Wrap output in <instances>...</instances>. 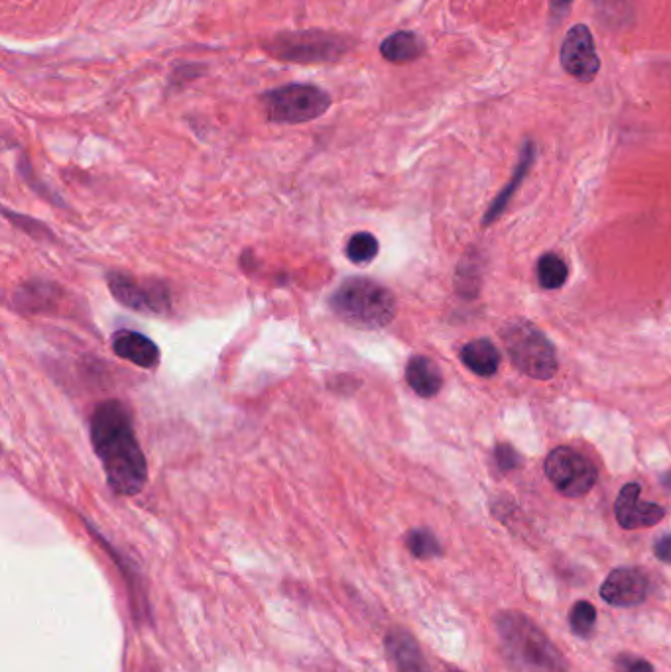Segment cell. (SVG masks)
<instances>
[{
    "label": "cell",
    "mask_w": 671,
    "mask_h": 672,
    "mask_svg": "<svg viewBox=\"0 0 671 672\" xmlns=\"http://www.w3.org/2000/svg\"><path fill=\"white\" fill-rule=\"evenodd\" d=\"M91 445L117 496H136L148 480V462L138 443L132 415L119 399L99 403L89 421Z\"/></svg>",
    "instance_id": "1"
},
{
    "label": "cell",
    "mask_w": 671,
    "mask_h": 672,
    "mask_svg": "<svg viewBox=\"0 0 671 672\" xmlns=\"http://www.w3.org/2000/svg\"><path fill=\"white\" fill-rule=\"evenodd\" d=\"M496 629L502 651L518 672H567V661L551 643L548 635L518 612H504L496 617Z\"/></svg>",
    "instance_id": "2"
},
{
    "label": "cell",
    "mask_w": 671,
    "mask_h": 672,
    "mask_svg": "<svg viewBox=\"0 0 671 672\" xmlns=\"http://www.w3.org/2000/svg\"><path fill=\"white\" fill-rule=\"evenodd\" d=\"M331 311L347 325L363 331L388 327L396 317V299L380 283L368 278L343 281L329 299Z\"/></svg>",
    "instance_id": "3"
},
{
    "label": "cell",
    "mask_w": 671,
    "mask_h": 672,
    "mask_svg": "<svg viewBox=\"0 0 671 672\" xmlns=\"http://www.w3.org/2000/svg\"><path fill=\"white\" fill-rule=\"evenodd\" d=\"M502 342L514 366L534 380H549L557 372L555 350L538 327L528 321H512L502 331Z\"/></svg>",
    "instance_id": "4"
},
{
    "label": "cell",
    "mask_w": 671,
    "mask_h": 672,
    "mask_svg": "<svg viewBox=\"0 0 671 672\" xmlns=\"http://www.w3.org/2000/svg\"><path fill=\"white\" fill-rule=\"evenodd\" d=\"M264 114L278 124H304L323 116L331 107V97L315 85H284L260 97Z\"/></svg>",
    "instance_id": "5"
},
{
    "label": "cell",
    "mask_w": 671,
    "mask_h": 672,
    "mask_svg": "<svg viewBox=\"0 0 671 672\" xmlns=\"http://www.w3.org/2000/svg\"><path fill=\"white\" fill-rule=\"evenodd\" d=\"M268 52L278 59L294 63H325L335 61L347 54L349 40L339 34H329L321 30L307 32H284L278 34L266 46Z\"/></svg>",
    "instance_id": "6"
},
{
    "label": "cell",
    "mask_w": 671,
    "mask_h": 672,
    "mask_svg": "<svg viewBox=\"0 0 671 672\" xmlns=\"http://www.w3.org/2000/svg\"><path fill=\"white\" fill-rule=\"evenodd\" d=\"M549 482L567 498H581L597 484L595 464L581 452L569 447H559L549 452L546 460Z\"/></svg>",
    "instance_id": "7"
},
{
    "label": "cell",
    "mask_w": 671,
    "mask_h": 672,
    "mask_svg": "<svg viewBox=\"0 0 671 672\" xmlns=\"http://www.w3.org/2000/svg\"><path fill=\"white\" fill-rule=\"evenodd\" d=\"M113 297L132 311L156 317H168L172 311L170 289L156 280H136L130 274L111 272L107 276Z\"/></svg>",
    "instance_id": "8"
},
{
    "label": "cell",
    "mask_w": 671,
    "mask_h": 672,
    "mask_svg": "<svg viewBox=\"0 0 671 672\" xmlns=\"http://www.w3.org/2000/svg\"><path fill=\"white\" fill-rule=\"evenodd\" d=\"M561 65L577 81L589 83L597 77L601 59L597 56L595 40L587 26L579 24L569 30L561 48Z\"/></svg>",
    "instance_id": "9"
},
{
    "label": "cell",
    "mask_w": 671,
    "mask_h": 672,
    "mask_svg": "<svg viewBox=\"0 0 671 672\" xmlns=\"http://www.w3.org/2000/svg\"><path fill=\"white\" fill-rule=\"evenodd\" d=\"M648 578L636 568H616L601 586V598L616 608L638 606L648 596Z\"/></svg>",
    "instance_id": "10"
},
{
    "label": "cell",
    "mask_w": 671,
    "mask_h": 672,
    "mask_svg": "<svg viewBox=\"0 0 671 672\" xmlns=\"http://www.w3.org/2000/svg\"><path fill=\"white\" fill-rule=\"evenodd\" d=\"M640 484H626L614 504L616 521L622 529H644L660 523L666 517V509L662 505L648 504L640 500Z\"/></svg>",
    "instance_id": "11"
},
{
    "label": "cell",
    "mask_w": 671,
    "mask_h": 672,
    "mask_svg": "<svg viewBox=\"0 0 671 672\" xmlns=\"http://www.w3.org/2000/svg\"><path fill=\"white\" fill-rule=\"evenodd\" d=\"M115 354L144 370H154L160 364V348L152 338L136 331H119L113 336Z\"/></svg>",
    "instance_id": "12"
},
{
    "label": "cell",
    "mask_w": 671,
    "mask_h": 672,
    "mask_svg": "<svg viewBox=\"0 0 671 672\" xmlns=\"http://www.w3.org/2000/svg\"><path fill=\"white\" fill-rule=\"evenodd\" d=\"M406 382L420 397H433L443 386V376L433 360L414 356L406 366Z\"/></svg>",
    "instance_id": "13"
},
{
    "label": "cell",
    "mask_w": 671,
    "mask_h": 672,
    "mask_svg": "<svg viewBox=\"0 0 671 672\" xmlns=\"http://www.w3.org/2000/svg\"><path fill=\"white\" fill-rule=\"evenodd\" d=\"M388 651L398 672H427L420 647L406 631H392L388 635Z\"/></svg>",
    "instance_id": "14"
},
{
    "label": "cell",
    "mask_w": 671,
    "mask_h": 672,
    "mask_svg": "<svg viewBox=\"0 0 671 672\" xmlns=\"http://www.w3.org/2000/svg\"><path fill=\"white\" fill-rule=\"evenodd\" d=\"M461 360L463 364L475 372L477 376H483V378H490L496 374L498 370V364H500V352L496 350V346L487 340V338H481V340H473L469 342L463 352H461Z\"/></svg>",
    "instance_id": "15"
},
{
    "label": "cell",
    "mask_w": 671,
    "mask_h": 672,
    "mask_svg": "<svg viewBox=\"0 0 671 672\" xmlns=\"http://www.w3.org/2000/svg\"><path fill=\"white\" fill-rule=\"evenodd\" d=\"M534 158H536V146H534L532 142H526V144H524V150H522V158H520V162H518V166H516V171H514V177L510 179V183L502 189V193H500V195L494 199V203L490 205L487 217H485V224H490L492 221H496V219L502 215V211L506 209L508 201H510L512 195H514V191L520 187V183L524 181V177L528 175V171L532 168Z\"/></svg>",
    "instance_id": "16"
},
{
    "label": "cell",
    "mask_w": 671,
    "mask_h": 672,
    "mask_svg": "<svg viewBox=\"0 0 671 672\" xmlns=\"http://www.w3.org/2000/svg\"><path fill=\"white\" fill-rule=\"evenodd\" d=\"M424 50V42L414 32H396L380 46V54L390 63H410L422 57Z\"/></svg>",
    "instance_id": "17"
},
{
    "label": "cell",
    "mask_w": 671,
    "mask_h": 672,
    "mask_svg": "<svg viewBox=\"0 0 671 672\" xmlns=\"http://www.w3.org/2000/svg\"><path fill=\"white\" fill-rule=\"evenodd\" d=\"M378 250H380V244L374 238V234H370V232H357V234H353L349 238L345 252H347V258L353 264L363 266V264H370L376 258Z\"/></svg>",
    "instance_id": "18"
},
{
    "label": "cell",
    "mask_w": 671,
    "mask_h": 672,
    "mask_svg": "<svg viewBox=\"0 0 671 672\" xmlns=\"http://www.w3.org/2000/svg\"><path fill=\"white\" fill-rule=\"evenodd\" d=\"M567 274V266L559 256L546 254L540 258L538 280L544 289H559L567 281Z\"/></svg>",
    "instance_id": "19"
},
{
    "label": "cell",
    "mask_w": 671,
    "mask_h": 672,
    "mask_svg": "<svg viewBox=\"0 0 671 672\" xmlns=\"http://www.w3.org/2000/svg\"><path fill=\"white\" fill-rule=\"evenodd\" d=\"M406 545L412 551V555L418 557V559H433V557L441 555L439 541L427 529H414V531H410V535L406 539Z\"/></svg>",
    "instance_id": "20"
},
{
    "label": "cell",
    "mask_w": 671,
    "mask_h": 672,
    "mask_svg": "<svg viewBox=\"0 0 671 672\" xmlns=\"http://www.w3.org/2000/svg\"><path fill=\"white\" fill-rule=\"evenodd\" d=\"M597 619V612L589 602H577L569 614V623L575 635L587 639L593 633V625Z\"/></svg>",
    "instance_id": "21"
},
{
    "label": "cell",
    "mask_w": 671,
    "mask_h": 672,
    "mask_svg": "<svg viewBox=\"0 0 671 672\" xmlns=\"http://www.w3.org/2000/svg\"><path fill=\"white\" fill-rule=\"evenodd\" d=\"M599 12L603 18H607L612 24H622L626 16H630V4L628 0H595Z\"/></svg>",
    "instance_id": "22"
},
{
    "label": "cell",
    "mask_w": 671,
    "mask_h": 672,
    "mask_svg": "<svg viewBox=\"0 0 671 672\" xmlns=\"http://www.w3.org/2000/svg\"><path fill=\"white\" fill-rule=\"evenodd\" d=\"M616 671L618 672H654L652 665L642 659V657H634V655H618L616 657Z\"/></svg>",
    "instance_id": "23"
},
{
    "label": "cell",
    "mask_w": 671,
    "mask_h": 672,
    "mask_svg": "<svg viewBox=\"0 0 671 672\" xmlns=\"http://www.w3.org/2000/svg\"><path fill=\"white\" fill-rule=\"evenodd\" d=\"M494 454H496V464H498V468L504 470V472L514 470V468L520 466V456H518V452L512 447H508V445H498L496 450H494Z\"/></svg>",
    "instance_id": "24"
},
{
    "label": "cell",
    "mask_w": 671,
    "mask_h": 672,
    "mask_svg": "<svg viewBox=\"0 0 671 672\" xmlns=\"http://www.w3.org/2000/svg\"><path fill=\"white\" fill-rule=\"evenodd\" d=\"M654 553H656V557L662 560V562L671 564V535L662 537V539L654 545Z\"/></svg>",
    "instance_id": "25"
},
{
    "label": "cell",
    "mask_w": 671,
    "mask_h": 672,
    "mask_svg": "<svg viewBox=\"0 0 671 672\" xmlns=\"http://www.w3.org/2000/svg\"><path fill=\"white\" fill-rule=\"evenodd\" d=\"M569 4H571V0H553L551 2V10H553L555 16H563L567 12Z\"/></svg>",
    "instance_id": "26"
},
{
    "label": "cell",
    "mask_w": 671,
    "mask_h": 672,
    "mask_svg": "<svg viewBox=\"0 0 671 672\" xmlns=\"http://www.w3.org/2000/svg\"><path fill=\"white\" fill-rule=\"evenodd\" d=\"M662 484H664V488H666V490H670L671 492V472H668V474H664V476H662Z\"/></svg>",
    "instance_id": "27"
},
{
    "label": "cell",
    "mask_w": 671,
    "mask_h": 672,
    "mask_svg": "<svg viewBox=\"0 0 671 672\" xmlns=\"http://www.w3.org/2000/svg\"><path fill=\"white\" fill-rule=\"evenodd\" d=\"M445 672H459V671H445Z\"/></svg>",
    "instance_id": "28"
}]
</instances>
